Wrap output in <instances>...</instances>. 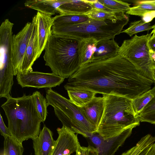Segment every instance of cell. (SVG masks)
<instances>
[{
  "label": "cell",
  "mask_w": 155,
  "mask_h": 155,
  "mask_svg": "<svg viewBox=\"0 0 155 155\" xmlns=\"http://www.w3.org/2000/svg\"><path fill=\"white\" fill-rule=\"evenodd\" d=\"M90 19L86 14L59 15L52 18L53 26L72 25L84 23Z\"/></svg>",
  "instance_id": "cell-23"
},
{
  "label": "cell",
  "mask_w": 155,
  "mask_h": 155,
  "mask_svg": "<svg viewBox=\"0 0 155 155\" xmlns=\"http://www.w3.org/2000/svg\"><path fill=\"white\" fill-rule=\"evenodd\" d=\"M154 80L155 81V76L153 77ZM150 92L152 93L153 95H155V85L150 90Z\"/></svg>",
  "instance_id": "cell-39"
},
{
  "label": "cell",
  "mask_w": 155,
  "mask_h": 155,
  "mask_svg": "<svg viewBox=\"0 0 155 155\" xmlns=\"http://www.w3.org/2000/svg\"><path fill=\"white\" fill-rule=\"evenodd\" d=\"M153 96L150 91L132 100V105L135 113L138 115Z\"/></svg>",
  "instance_id": "cell-29"
},
{
  "label": "cell",
  "mask_w": 155,
  "mask_h": 155,
  "mask_svg": "<svg viewBox=\"0 0 155 155\" xmlns=\"http://www.w3.org/2000/svg\"><path fill=\"white\" fill-rule=\"evenodd\" d=\"M148 43L152 53L155 52V37L152 35L149 40Z\"/></svg>",
  "instance_id": "cell-35"
},
{
  "label": "cell",
  "mask_w": 155,
  "mask_h": 155,
  "mask_svg": "<svg viewBox=\"0 0 155 155\" xmlns=\"http://www.w3.org/2000/svg\"><path fill=\"white\" fill-rule=\"evenodd\" d=\"M154 25V28L151 32V33L152 34V36L155 37V24L153 25Z\"/></svg>",
  "instance_id": "cell-41"
},
{
  "label": "cell",
  "mask_w": 155,
  "mask_h": 155,
  "mask_svg": "<svg viewBox=\"0 0 155 155\" xmlns=\"http://www.w3.org/2000/svg\"><path fill=\"white\" fill-rule=\"evenodd\" d=\"M16 75L18 83L22 88H50L59 86L64 80L53 73L32 71L24 74L19 72Z\"/></svg>",
  "instance_id": "cell-9"
},
{
  "label": "cell",
  "mask_w": 155,
  "mask_h": 155,
  "mask_svg": "<svg viewBox=\"0 0 155 155\" xmlns=\"http://www.w3.org/2000/svg\"><path fill=\"white\" fill-rule=\"evenodd\" d=\"M129 21V16L117 21L90 18L84 23L76 25L53 26L51 31L53 33L79 41L93 38L98 41L114 38L116 35L121 33L124 27Z\"/></svg>",
  "instance_id": "cell-5"
},
{
  "label": "cell",
  "mask_w": 155,
  "mask_h": 155,
  "mask_svg": "<svg viewBox=\"0 0 155 155\" xmlns=\"http://www.w3.org/2000/svg\"><path fill=\"white\" fill-rule=\"evenodd\" d=\"M126 13L140 17L143 21L150 23L155 18V0L138 1Z\"/></svg>",
  "instance_id": "cell-17"
},
{
  "label": "cell",
  "mask_w": 155,
  "mask_h": 155,
  "mask_svg": "<svg viewBox=\"0 0 155 155\" xmlns=\"http://www.w3.org/2000/svg\"><path fill=\"white\" fill-rule=\"evenodd\" d=\"M107 8L116 12L125 13L130 8V4L120 0H98Z\"/></svg>",
  "instance_id": "cell-28"
},
{
  "label": "cell",
  "mask_w": 155,
  "mask_h": 155,
  "mask_svg": "<svg viewBox=\"0 0 155 155\" xmlns=\"http://www.w3.org/2000/svg\"><path fill=\"white\" fill-rule=\"evenodd\" d=\"M33 28L32 22H28L12 39V63L14 75L21 71L27 48L31 35Z\"/></svg>",
  "instance_id": "cell-10"
},
{
  "label": "cell",
  "mask_w": 155,
  "mask_h": 155,
  "mask_svg": "<svg viewBox=\"0 0 155 155\" xmlns=\"http://www.w3.org/2000/svg\"><path fill=\"white\" fill-rule=\"evenodd\" d=\"M155 111V95L139 114L140 115Z\"/></svg>",
  "instance_id": "cell-32"
},
{
  "label": "cell",
  "mask_w": 155,
  "mask_h": 155,
  "mask_svg": "<svg viewBox=\"0 0 155 155\" xmlns=\"http://www.w3.org/2000/svg\"><path fill=\"white\" fill-rule=\"evenodd\" d=\"M46 98L48 106L53 107L55 115L63 126L76 134L88 138L96 133L97 129L85 118L80 107L51 88L47 90Z\"/></svg>",
  "instance_id": "cell-6"
},
{
  "label": "cell",
  "mask_w": 155,
  "mask_h": 155,
  "mask_svg": "<svg viewBox=\"0 0 155 155\" xmlns=\"http://www.w3.org/2000/svg\"><path fill=\"white\" fill-rule=\"evenodd\" d=\"M153 144H150L145 147L137 155H146L150 148Z\"/></svg>",
  "instance_id": "cell-37"
},
{
  "label": "cell",
  "mask_w": 155,
  "mask_h": 155,
  "mask_svg": "<svg viewBox=\"0 0 155 155\" xmlns=\"http://www.w3.org/2000/svg\"><path fill=\"white\" fill-rule=\"evenodd\" d=\"M152 70L153 72V76L154 77V76H155V66H153L152 68Z\"/></svg>",
  "instance_id": "cell-42"
},
{
  "label": "cell",
  "mask_w": 155,
  "mask_h": 155,
  "mask_svg": "<svg viewBox=\"0 0 155 155\" xmlns=\"http://www.w3.org/2000/svg\"><path fill=\"white\" fill-rule=\"evenodd\" d=\"M89 147H81L80 146L76 152L75 155H88Z\"/></svg>",
  "instance_id": "cell-34"
},
{
  "label": "cell",
  "mask_w": 155,
  "mask_h": 155,
  "mask_svg": "<svg viewBox=\"0 0 155 155\" xmlns=\"http://www.w3.org/2000/svg\"><path fill=\"white\" fill-rule=\"evenodd\" d=\"M139 116L140 122L155 124V111Z\"/></svg>",
  "instance_id": "cell-31"
},
{
  "label": "cell",
  "mask_w": 155,
  "mask_h": 155,
  "mask_svg": "<svg viewBox=\"0 0 155 155\" xmlns=\"http://www.w3.org/2000/svg\"><path fill=\"white\" fill-rule=\"evenodd\" d=\"M146 155H155V143L151 146Z\"/></svg>",
  "instance_id": "cell-38"
},
{
  "label": "cell",
  "mask_w": 155,
  "mask_h": 155,
  "mask_svg": "<svg viewBox=\"0 0 155 155\" xmlns=\"http://www.w3.org/2000/svg\"><path fill=\"white\" fill-rule=\"evenodd\" d=\"M70 100L74 104L81 107L91 101L96 94L93 91L75 88L66 89Z\"/></svg>",
  "instance_id": "cell-22"
},
{
  "label": "cell",
  "mask_w": 155,
  "mask_h": 155,
  "mask_svg": "<svg viewBox=\"0 0 155 155\" xmlns=\"http://www.w3.org/2000/svg\"><path fill=\"white\" fill-rule=\"evenodd\" d=\"M38 41L37 59L45 49L52 33L53 21L51 16L39 12L35 15Z\"/></svg>",
  "instance_id": "cell-13"
},
{
  "label": "cell",
  "mask_w": 155,
  "mask_h": 155,
  "mask_svg": "<svg viewBox=\"0 0 155 155\" xmlns=\"http://www.w3.org/2000/svg\"><path fill=\"white\" fill-rule=\"evenodd\" d=\"M14 24L8 19L0 26V97L6 99L13 84L12 63V28Z\"/></svg>",
  "instance_id": "cell-7"
},
{
  "label": "cell",
  "mask_w": 155,
  "mask_h": 155,
  "mask_svg": "<svg viewBox=\"0 0 155 155\" xmlns=\"http://www.w3.org/2000/svg\"><path fill=\"white\" fill-rule=\"evenodd\" d=\"M153 28L154 25H151L150 23L146 22L142 20H139L131 22L129 27L121 33H126L131 37L138 32L149 31Z\"/></svg>",
  "instance_id": "cell-27"
},
{
  "label": "cell",
  "mask_w": 155,
  "mask_h": 155,
  "mask_svg": "<svg viewBox=\"0 0 155 155\" xmlns=\"http://www.w3.org/2000/svg\"><path fill=\"white\" fill-rule=\"evenodd\" d=\"M105 107L96 133L104 139L117 136L140 124L139 115L133 108L132 100L112 95L103 94Z\"/></svg>",
  "instance_id": "cell-3"
},
{
  "label": "cell",
  "mask_w": 155,
  "mask_h": 155,
  "mask_svg": "<svg viewBox=\"0 0 155 155\" xmlns=\"http://www.w3.org/2000/svg\"><path fill=\"white\" fill-rule=\"evenodd\" d=\"M152 35L151 33L140 36L135 35L131 39L124 40L120 47L117 55L154 78L152 70L153 53L148 43Z\"/></svg>",
  "instance_id": "cell-8"
},
{
  "label": "cell",
  "mask_w": 155,
  "mask_h": 155,
  "mask_svg": "<svg viewBox=\"0 0 155 155\" xmlns=\"http://www.w3.org/2000/svg\"><path fill=\"white\" fill-rule=\"evenodd\" d=\"M33 142L35 155H51L56 140L53 138L51 131L45 125Z\"/></svg>",
  "instance_id": "cell-15"
},
{
  "label": "cell",
  "mask_w": 155,
  "mask_h": 155,
  "mask_svg": "<svg viewBox=\"0 0 155 155\" xmlns=\"http://www.w3.org/2000/svg\"><path fill=\"white\" fill-rule=\"evenodd\" d=\"M89 150L88 155H99L98 151L96 148L89 145Z\"/></svg>",
  "instance_id": "cell-36"
},
{
  "label": "cell",
  "mask_w": 155,
  "mask_h": 155,
  "mask_svg": "<svg viewBox=\"0 0 155 155\" xmlns=\"http://www.w3.org/2000/svg\"><path fill=\"white\" fill-rule=\"evenodd\" d=\"M33 30L29 41L23 59L21 72L24 74L32 71V66L36 58L38 41L36 25V18L35 15L32 18Z\"/></svg>",
  "instance_id": "cell-16"
},
{
  "label": "cell",
  "mask_w": 155,
  "mask_h": 155,
  "mask_svg": "<svg viewBox=\"0 0 155 155\" xmlns=\"http://www.w3.org/2000/svg\"><path fill=\"white\" fill-rule=\"evenodd\" d=\"M0 132L1 135L4 138L8 136H12L8 127H7L5 124L1 113L0 114Z\"/></svg>",
  "instance_id": "cell-33"
},
{
  "label": "cell",
  "mask_w": 155,
  "mask_h": 155,
  "mask_svg": "<svg viewBox=\"0 0 155 155\" xmlns=\"http://www.w3.org/2000/svg\"><path fill=\"white\" fill-rule=\"evenodd\" d=\"M31 95L39 115L42 122L44 123L48 114L47 108L48 106L46 98L38 91L33 92Z\"/></svg>",
  "instance_id": "cell-26"
},
{
  "label": "cell",
  "mask_w": 155,
  "mask_h": 155,
  "mask_svg": "<svg viewBox=\"0 0 155 155\" xmlns=\"http://www.w3.org/2000/svg\"><path fill=\"white\" fill-rule=\"evenodd\" d=\"M79 40L52 33L45 46L43 58L52 73L64 78L70 77L80 68Z\"/></svg>",
  "instance_id": "cell-4"
},
{
  "label": "cell",
  "mask_w": 155,
  "mask_h": 155,
  "mask_svg": "<svg viewBox=\"0 0 155 155\" xmlns=\"http://www.w3.org/2000/svg\"><path fill=\"white\" fill-rule=\"evenodd\" d=\"M80 107L85 118L97 130L104 111V97L95 96L90 102Z\"/></svg>",
  "instance_id": "cell-14"
},
{
  "label": "cell",
  "mask_w": 155,
  "mask_h": 155,
  "mask_svg": "<svg viewBox=\"0 0 155 155\" xmlns=\"http://www.w3.org/2000/svg\"><path fill=\"white\" fill-rule=\"evenodd\" d=\"M93 9L86 0H68L57 9L60 15L85 14Z\"/></svg>",
  "instance_id": "cell-21"
},
{
  "label": "cell",
  "mask_w": 155,
  "mask_h": 155,
  "mask_svg": "<svg viewBox=\"0 0 155 155\" xmlns=\"http://www.w3.org/2000/svg\"><path fill=\"white\" fill-rule=\"evenodd\" d=\"M85 14L90 18L102 21H117L123 19L128 16L123 13L111 12L93 8Z\"/></svg>",
  "instance_id": "cell-24"
},
{
  "label": "cell",
  "mask_w": 155,
  "mask_h": 155,
  "mask_svg": "<svg viewBox=\"0 0 155 155\" xmlns=\"http://www.w3.org/2000/svg\"><path fill=\"white\" fill-rule=\"evenodd\" d=\"M152 58L153 61V66H155V52L153 53Z\"/></svg>",
  "instance_id": "cell-40"
},
{
  "label": "cell",
  "mask_w": 155,
  "mask_h": 155,
  "mask_svg": "<svg viewBox=\"0 0 155 155\" xmlns=\"http://www.w3.org/2000/svg\"><path fill=\"white\" fill-rule=\"evenodd\" d=\"M57 130L58 136L51 155H71L76 152L81 146L78 134L63 126Z\"/></svg>",
  "instance_id": "cell-12"
},
{
  "label": "cell",
  "mask_w": 155,
  "mask_h": 155,
  "mask_svg": "<svg viewBox=\"0 0 155 155\" xmlns=\"http://www.w3.org/2000/svg\"><path fill=\"white\" fill-rule=\"evenodd\" d=\"M8 121L12 137L21 143L37 137L42 122L31 95L20 97L11 96L1 106Z\"/></svg>",
  "instance_id": "cell-2"
},
{
  "label": "cell",
  "mask_w": 155,
  "mask_h": 155,
  "mask_svg": "<svg viewBox=\"0 0 155 155\" xmlns=\"http://www.w3.org/2000/svg\"><path fill=\"white\" fill-rule=\"evenodd\" d=\"M114 39L98 41L94 56V60L109 58L117 55L119 48Z\"/></svg>",
  "instance_id": "cell-20"
},
{
  "label": "cell",
  "mask_w": 155,
  "mask_h": 155,
  "mask_svg": "<svg viewBox=\"0 0 155 155\" xmlns=\"http://www.w3.org/2000/svg\"><path fill=\"white\" fill-rule=\"evenodd\" d=\"M68 0H26L25 6L40 12L51 15L58 12L57 9Z\"/></svg>",
  "instance_id": "cell-19"
},
{
  "label": "cell",
  "mask_w": 155,
  "mask_h": 155,
  "mask_svg": "<svg viewBox=\"0 0 155 155\" xmlns=\"http://www.w3.org/2000/svg\"><path fill=\"white\" fill-rule=\"evenodd\" d=\"M3 155H23L24 149L22 143L12 136L4 138Z\"/></svg>",
  "instance_id": "cell-25"
},
{
  "label": "cell",
  "mask_w": 155,
  "mask_h": 155,
  "mask_svg": "<svg viewBox=\"0 0 155 155\" xmlns=\"http://www.w3.org/2000/svg\"><path fill=\"white\" fill-rule=\"evenodd\" d=\"M155 83L153 78L117 55L81 66L68 78L64 87L65 90H87L132 100L150 91Z\"/></svg>",
  "instance_id": "cell-1"
},
{
  "label": "cell",
  "mask_w": 155,
  "mask_h": 155,
  "mask_svg": "<svg viewBox=\"0 0 155 155\" xmlns=\"http://www.w3.org/2000/svg\"><path fill=\"white\" fill-rule=\"evenodd\" d=\"M133 129H128L117 136L107 139H103L97 133L92 134L88 138L95 145L99 155H114L130 135Z\"/></svg>",
  "instance_id": "cell-11"
},
{
  "label": "cell",
  "mask_w": 155,
  "mask_h": 155,
  "mask_svg": "<svg viewBox=\"0 0 155 155\" xmlns=\"http://www.w3.org/2000/svg\"><path fill=\"white\" fill-rule=\"evenodd\" d=\"M98 41L93 38L79 40L78 53L80 67L94 60V56Z\"/></svg>",
  "instance_id": "cell-18"
},
{
  "label": "cell",
  "mask_w": 155,
  "mask_h": 155,
  "mask_svg": "<svg viewBox=\"0 0 155 155\" xmlns=\"http://www.w3.org/2000/svg\"><path fill=\"white\" fill-rule=\"evenodd\" d=\"M30 155H32V153H31Z\"/></svg>",
  "instance_id": "cell-43"
},
{
  "label": "cell",
  "mask_w": 155,
  "mask_h": 155,
  "mask_svg": "<svg viewBox=\"0 0 155 155\" xmlns=\"http://www.w3.org/2000/svg\"><path fill=\"white\" fill-rule=\"evenodd\" d=\"M86 1L91 5L93 9L105 11L114 12L105 6L100 3L98 0H86Z\"/></svg>",
  "instance_id": "cell-30"
}]
</instances>
